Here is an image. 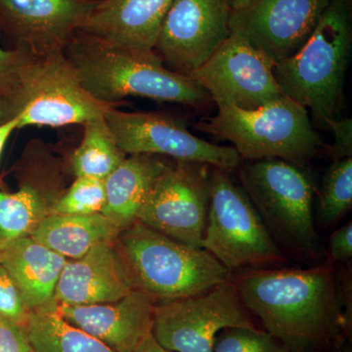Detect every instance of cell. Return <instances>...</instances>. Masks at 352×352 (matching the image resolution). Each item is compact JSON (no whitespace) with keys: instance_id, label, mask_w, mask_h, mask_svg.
Returning <instances> with one entry per match:
<instances>
[{"instance_id":"cell-1","label":"cell","mask_w":352,"mask_h":352,"mask_svg":"<svg viewBox=\"0 0 352 352\" xmlns=\"http://www.w3.org/2000/svg\"><path fill=\"white\" fill-rule=\"evenodd\" d=\"M234 283L248 311L291 352L316 346L335 332L342 298L333 266L252 268Z\"/></svg>"},{"instance_id":"cell-2","label":"cell","mask_w":352,"mask_h":352,"mask_svg":"<svg viewBox=\"0 0 352 352\" xmlns=\"http://www.w3.org/2000/svg\"><path fill=\"white\" fill-rule=\"evenodd\" d=\"M64 55L88 94L117 106L127 97L201 107L212 101L188 76L166 68L155 54H141L78 30Z\"/></svg>"},{"instance_id":"cell-3","label":"cell","mask_w":352,"mask_h":352,"mask_svg":"<svg viewBox=\"0 0 352 352\" xmlns=\"http://www.w3.org/2000/svg\"><path fill=\"white\" fill-rule=\"evenodd\" d=\"M351 50L349 0H332L305 45L273 67L282 94L309 109L321 124L340 119Z\"/></svg>"},{"instance_id":"cell-4","label":"cell","mask_w":352,"mask_h":352,"mask_svg":"<svg viewBox=\"0 0 352 352\" xmlns=\"http://www.w3.org/2000/svg\"><path fill=\"white\" fill-rule=\"evenodd\" d=\"M115 245L134 289L161 303L197 295L231 280L230 271L204 249H195L136 220Z\"/></svg>"},{"instance_id":"cell-5","label":"cell","mask_w":352,"mask_h":352,"mask_svg":"<svg viewBox=\"0 0 352 352\" xmlns=\"http://www.w3.org/2000/svg\"><path fill=\"white\" fill-rule=\"evenodd\" d=\"M214 118L198 129L232 143L247 161L281 159L305 166L322 146L307 108L283 96L254 110L219 106Z\"/></svg>"},{"instance_id":"cell-6","label":"cell","mask_w":352,"mask_h":352,"mask_svg":"<svg viewBox=\"0 0 352 352\" xmlns=\"http://www.w3.org/2000/svg\"><path fill=\"white\" fill-rule=\"evenodd\" d=\"M110 107L88 94L64 52L54 53L34 57L25 67L12 91L0 100V124L14 119L18 129L83 124Z\"/></svg>"},{"instance_id":"cell-7","label":"cell","mask_w":352,"mask_h":352,"mask_svg":"<svg viewBox=\"0 0 352 352\" xmlns=\"http://www.w3.org/2000/svg\"><path fill=\"white\" fill-rule=\"evenodd\" d=\"M240 178L276 244L308 254L316 252L314 184L302 166L281 159L247 161Z\"/></svg>"},{"instance_id":"cell-8","label":"cell","mask_w":352,"mask_h":352,"mask_svg":"<svg viewBox=\"0 0 352 352\" xmlns=\"http://www.w3.org/2000/svg\"><path fill=\"white\" fill-rule=\"evenodd\" d=\"M229 173L214 166L210 168V205L201 249L230 272L283 263V254L258 210Z\"/></svg>"},{"instance_id":"cell-9","label":"cell","mask_w":352,"mask_h":352,"mask_svg":"<svg viewBox=\"0 0 352 352\" xmlns=\"http://www.w3.org/2000/svg\"><path fill=\"white\" fill-rule=\"evenodd\" d=\"M236 327L254 325L229 280L197 295L157 303L152 333L171 352H212L217 335Z\"/></svg>"},{"instance_id":"cell-10","label":"cell","mask_w":352,"mask_h":352,"mask_svg":"<svg viewBox=\"0 0 352 352\" xmlns=\"http://www.w3.org/2000/svg\"><path fill=\"white\" fill-rule=\"evenodd\" d=\"M210 166L170 159L136 220L188 247L201 249L210 205Z\"/></svg>"},{"instance_id":"cell-11","label":"cell","mask_w":352,"mask_h":352,"mask_svg":"<svg viewBox=\"0 0 352 352\" xmlns=\"http://www.w3.org/2000/svg\"><path fill=\"white\" fill-rule=\"evenodd\" d=\"M104 119L122 152L149 154L176 161L196 162L231 173L242 159L233 147L193 135L179 120L161 113L126 112L113 106Z\"/></svg>"},{"instance_id":"cell-12","label":"cell","mask_w":352,"mask_h":352,"mask_svg":"<svg viewBox=\"0 0 352 352\" xmlns=\"http://www.w3.org/2000/svg\"><path fill=\"white\" fill-rule=\"evenodd\" d=\"M275 62L239 34L228 39L190 75L219 106L254 110L283 96L273 74Z\"/></svg>"},{"instance_id":"cell-13","label":"cell","mask_w":352,"mask_h":352,"mask_svg":"<svg viewBox=\"0 0 352 352\" xmlns=\"http://www.w3.org/2000/svg\"><path fill=\"white\" fill-rule=\"evenodd\" d=\"M229 0H173L155 53L166 68L190 76L230 36Z\"/></svg>"},{"instance_id":"cell-14","label":"cell","mask_w":352,"mask_h":352,"mask_svg":"<svg viewBox=\"0 0 352 352\" xmlns=\"http://www.w3.org/2000/svg\"><path fill=\"white\" fill-rule=\"evenodd\" d=\"M65 166L41 139H32L18 163L19 190L0 189V245L32 236L63 194Z\"/></svg>"},{"instance_id":"cell-15","label":"cell","mask_w":352,"mask_h":352,"mask_svg":"<svg viewBox=\"0 0 352 352\" xmlns=\"http://www.w3.org/2000/svg\"><path fill=\"white\" fill-rule=\"evenodd\" d=\"M98 1L0 0V34L34 57L64 52Z\"/></svg>"},{"instance_id":"cell-16","label":"cell","mask_w":352,"mask_h":352,"mask_svg":"<svg viewBox=\"0 0 352 352\" xmlns=\"http://www.w3.org/2000/svg\"><path fill=\"white\" fill-rule=\"evenodd\" d=\"M332 0H254L230 16L231 32L244 36L275 63L305 45Z\"/></svg>"},{"instance_id":"cell-17","label":"cell","mask_w":352,"mask_h":352,"mask_svg":"<svg viewBox=\"0 0 352 352\" xmlns=\"http://www.w3.org/2000/svg\"><path fill=\"white\" fill-rule=\"evenodd\" d=\"M156 302L138 289L117 302L90 305H56L72 325L105 344L115 352H133L151 335Z\"/></svg>"},{"instance_id":"cell-18","label":"cell","mask_w":352,"mask_h":352,"mask_svg":"<svg viewBox=\"0 0 352 352\" xmlns=\"http://www.w3.org/2000/svg\"><path fill=\"white\" fill-rule=\"evenodd\" d=\"M133 289L115 242L95 245L78 259L65 264L54 293L63 305L117 302Z\"/></svg>"},{"instance_id":"cell-19","label":"cell","mask_w":352,"mask_h":352,"mask_svg":"<svg viewBox=\"0 0 352 352\" xmlns=\"http://www.w3.org/2000/svg\"><path fill=\"white\" fill-rule=\"evenodd\" d=\"M173 0H99L80 31L141 54H155Z\"/></svg>"},{"instance_id":"cell-20","label":"cell","mask_w":352,"mask_h":352,"mask_svg":"<svg viewBox=\"0 0 352 352\" xmlns=\"http://www.w3.org/2000/svg\"><path fill=\"white\" fill-rule=\"evenodd\" d=\"M67 259L32 236L0 245V264L15 282L29 311L52 305Z\"/></svg>"},{"instance_id":"cell-21","label":"cell","mask_w":352,"mask_h":352,"mask_svg":"<svg viewBox=\"0 0 352 352\" xmlns=\"http://www.w3.org/2000/svg\"><path fill=\"white\" fill-rule=\"evenodd\" d=\"M170 161L156 155L126 156L105 178L106 204L101 214L120 231L132 226L139 208Z\"/></svg>"},{"instance_id":"cell-22","label":"cell","mask_w":352,"mask_h":352,"mask_svg":"<svg viewBox=\"0 0 352 352\" xmlns=\"http://www.w3.org/2000/svg\"><path fill=\"white\" fill-rule=\"evenodd\" d=\"M120 231L101 214H48L32 237L67 259H78L95 245L113 243Z\"/></svg>"},{"instance_id":"cell-23","label":"cell","mask_w":352,"mask_h":352,"mask_svg":"<svg viewBox=\"0 0 352 352\" xmlns=\"http://www.w3.org/2000/svg\"><path fill=\"white\" fill-rule=\"evenodd\" d=\"M25 328L32 352H115L69 323L58 311L56 303L30 311Z\"/></svg>"},{"instance_id":"cell-24","label":"cell","mask_w":352,"mask_h":352,"mask_svg":"<svg viewBox=\"0 0 352 352\" xmlns=\"http://www.w3.org/2000/svg\"><path fill=\"white\" fill-rule=\"evenodd\" d=\"M83 135L80 144L69 157V168L75 177L105 179L126 155L122 152L109 129L104 115L82 124Z\"/></svg>"},{"instance_id":"cell-25","label":"cell","mask_w":352,"mask_h":352,"mask_svg":"<svg viewBox=\"0 0 352 352\" xmlns=\"http://www.w3.org/2000/svg\"><path fill=\"white\" fill-rule=\"evenodd\" d=\"M352 207V157L333 161L322 179L317 221L322 228L333 226Z\"/></svg>"},{"instance_id":"cell-26","label":"cell","mask_w":352,"mask_h":352,"mask_svg":"<svg viewBox=\"0 0 352 352\" xmlns=\"http://www.w3.org/2000/svg\"><path fill=\"white\" fill-rule=\"evenodd\" d=\"M105 179L80 176L66 188L51 208L52 214H100L105 207Z\"/></svg>"},{"instance_id":"cell-27","label":"cell","mask_w":352,"mask_h":352,"mask_svg":"<svg viewBox=\"0 0 352 352\" xmlns=\"http://www.w3.org/2000/svg\"><path fill=\"white\" fill-rule=\"evenodd\" d=\"M212 352H291L266 331L227 328L217 335Z\"/></svg>"},{"instance_id":"cell-28","label":"cell","mask_w":352,"mask_h":352,"mask_svg":"<svg viewBox=\"0 0 352 352\" xmlns=\"http://www.w3.org/2000/svg\"><path fill=\"white\" fill-rule=\"evenodd\" d=\"M29 312L15 282L0 264V316L25 326Z\"/></svg>"},{"instance_id":"cell-29","label":"cell","mask_w":352,"mask_h":352,"mask_svg":"<svg viewBox=\"0 0 352 352\" xmlns=\"http://www.w3.org/2000/svg\"><path fill=\"white\" fill-rule=\"evenodd\" d=\"M34 57L25 51L0 47V100L12 91L23 69Z\"/></svg>"},{"instance_id":"cell-30","label":"cell","mask_w":352,"mask_h":352,"mask_svg":"<svg viewBox=\"0 0 352 352\" xmlns=\"http://www.w3.org/2000/svg\"><path fill=\"white\" fill-rule=\"evenodd\" d=\"M324 126L333 131V143L328 147L333 161L352 157V120L351 118L329 120Z\"/></svg>"},{"instance_id":"cell-31","label":"cell","mask_w":352,"mask_h":352,"mask_svg":"<svg viewBox=\"0 0 352 352\" xmlns=\"http://www.w3.org/2000/svg\"><path fill=\"white\" fill-rule=\"evenodd\" d=\"M0 352H32L24 325L0 316Z\"/></svg>"},{"instance_id":"cell-32","label":"cell","mask_w":352,"mask_h":352,"mask_svg":"<svg viewBox=\"0 0 352 352\" xmlns=\"http://www.w3.org/2000/svg\"><path fill=\"white\" fill-rule=\"evenodd\" d=\"M329 259L332 263H349L352 258V222L333 231L329 239Z\"/></svg>"},{"instance_id":"cell-33","label":"cell","mask_w":352,"mask_h":352,"mask_svg":"<svg viewBox=\"0 0 352 352\" xmlns=\"http://www.w3.org/2000/svg\"><path fill=\"white\" fill-rule=\"evenodd\" d=\"M16 129H18L17 119L9 120V122L0 124V159H1L2 152L6 147L7 140Z\"/></svg>"},{"instance_id":"cell-34","label":"cell","mask_w":352,"mask_h":352,"mask_svg":"<svg viewBox=\"0 0 352 352\" xmlns=\"http://www.w3.org/2000/svg\"><path fill=\"white\" fill-rule=\"evenodd\" d=\"M133 352H171L168 349L162 346L159 342L155 339L153 333L148 336L147 338Z\"/></svg>"},{"instance_id":"cell-35","label":"cell","mask_w":352,"mask_h":352,"mask_svg":"<svg viewBox=\"0 0 352 352\" xmlns=\"http://www.w3.org/2000/svg\"><path fill=\"white\" fill-rule=\"evenodd\" d=\"M254 1V0H229L232 11L243 10V9L251 6Z\"/></svg>"}]
</instances>
